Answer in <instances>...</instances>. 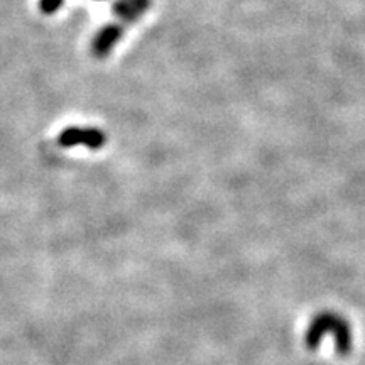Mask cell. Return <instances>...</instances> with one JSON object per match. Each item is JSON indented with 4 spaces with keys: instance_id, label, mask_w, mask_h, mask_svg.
Returning <instances> with one entry per match:
<instances>
[{
    "instance_id": "3",
    "label": "cell",
    "mask_w": 365,
    "mask_h": 365,
    "mask_svg": "<svg viewBox=\"0 0 365 365\" xmlns=\"http://www.w3.org/2000/svg\"><path fill=\"white\" fill-rule=\"evenodd\" d=\"M122 36H124V24H105L91 41V54L98 59L107 58Z\"/></svg>"
},
{
    "instance_id": "6",
    "label": "cell",
    "mask_w": 365,
    "mask_h": 365,
    "mask_svg": "<svg viewBox=\"0 0 365 365\" xmlns=\"http://www.w3.org/2000/svg\"><path fill=\"white\" fill-rule=\"evenodd\" d=\"M129 2L132 4V6H135L137 9H139L143 14L148 12L150 6H153V0H129Z\"/></svg>"
},
{
    "instance_id": "1",
    "label": "cell",
    "mask_w": 365,
    "mask_h": 365,
    "mask_svg": "<svg viewBox=\"0 0 365 365\" xmlns=\"http://www.w3.org/2000/svg\"><path fill=\"white\" fill-rule=\"evenodd\" d=\"M327 335H333L336 354L346 355L352 350V328L340 314L333 312H323L317 314L307 330V339H304L307 340V346L312 350L318 349V345L322 344Z\"/></svg>"
},
{
    "instance_id": "4",
    "label": "cell",
    "mask_w": 365,
    "mask_h": 365,
    "mask_svg": "<svg viewBox=\"0 0 365 365\" xmlns=\"http://www.w3.org/2000/svg\"><path fill=\"white\" fill-rule=\"evenodd\" d=\"M113 14H115L118 21H122V24H132V22L139 21L144 16L139 9L132 6L129 0H115V4H113Z\"/></svg>"
},
{
    "instance_id": "2",
    "label": "cell",
    "mask_w": 365,
    "mask_h": 365,
    "mask_svg": "<svg viewBox=\"0 0 365 365\" xmlns=\"http://www.w3.org/2000/svg\"><path fill=\"white\" fill-rule=\"evenodd\" d=\"M107 143V137L97 127H68L59 134L58 144L61 148H73V145H86L90 149H100Z\"/></svg>"
},
{
    "instance_id": "5",
    "label": "cell",
    "mask_w": 365,
    "mask_h": 365,
    "mask_svg": "<svg viewBox=\"0 0 365 365\" xmlns=\"http://www.w3.org/2000/svg\"><path fill=\"white\" fill-rule=\"evenodd\" d=\"M63 2L65 0H39V9L46 16H53V14H56L61 9Z\"/></svg>"
}]
</instances>
